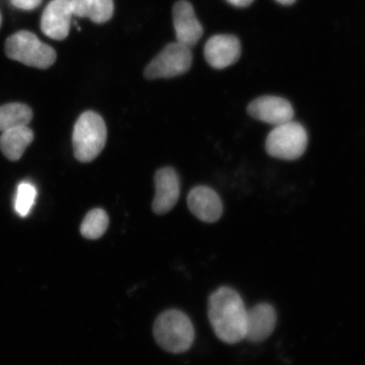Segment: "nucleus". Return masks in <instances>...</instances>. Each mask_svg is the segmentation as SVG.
<instances>
[{
	"instance_id": "3",
	"label": "nucleus",
	"mask_w": 365,
	"mask_h": 365,
	"mask_svg": "<svg viewBox=\"0 0 365 365\" xmlns=\"http://www.w3.org/2000/svg\"><path fill=\"white\" fill-rule=\"evenodd\" d=\"M107 140V127L98 113L88 111L77 120L72 143L75 157L81 163H89L102 153Z\"/></svg>"
},
{
	"instance_id": "11",
	"label": "nucleus",
	"mask_w": 365,
	"mask_h": 365,
	"mask_svg": "<svg viewBox=\"0 0 365 365\" xmlns=\"http://www.w3.org/2000/svg\"><path fill=\"white\" fill-rule=\"evenodd\" d=\"M177 42L191 48L203 34L202 26L195 15L192 6L185 0L175 4L173 11Z\"/></svg>"
},
{
	"instance_id": "2",
	"label": "nucleus",
	"mask_w": 365,
	"mask_h": 365,
	"mask_svg": "<svg viewBox=\"0 0 365 365\" xmlns=\"http://www.w3.org/2000/svg\"><path fill=\"white\" fill-rule=\"evenodd\" d=\"M155 340L164 350L182 354L190 349L195 340V329L190 319L177 309L167 310L155 322Z\"/></svg>"
},
{
	"instance_id": "20",
	"label": "nucleus",
	"mask_w": 365,
	"mask_h": 365,
	"mask_svg": "<svg viewBox=\"0 0 365 365\" xmlns=\"http://www.w3.org/2000/svg\"><path fill=\"white\" fill-rule=\"evenodd\" d=\"M228 3L235 7H247L250 4H252L254 0H227Z\"/></svg>"
},
{
	"instance_id": "16",
	"label": "nucleus",
	"mask_w": 365,
	"mask_h": 365,
	"mask_svg": "<svg viewBox=\"0 0 365 365\" xmlns=\"http://www.w3.org/2000/svg\"><path fill=\"white\" fill-rule=\"evenodd\" d=\"M34 113L26 104L9 103L0 107V131L13 128L27 126L33 120Z\"/></svg>"
},
{
	"instance_id": "7",
	"label": "nucleus",
	"mask_w": 365,
	"mask_h": 365,
	"mask_svg": "<svg viewBox=\"0 0 365 365\" xmlns=\"http://www.w3.org/2000/svg\"><path fill=\"white\" fill-rule=\"evenodd\" d=\"M248 113L255 120L275 126L291 121L294 114L287 100L274 96L255 99L248 106Z\"/></svg>"
},
{
	"instance_id": "19",
	"label": "nucleus",
	"mask_w": 365,
	"mask_h": 365,
	"mask_svg": "<svg viewBox=\"0 0 365 365\" xmlns=\"http://www.w3.org/2000/svg\"><path fill=\"white\" fill-rule=\"evenodd\" d=\"M14 6L24 11H33L38 8L43 0H11Z\"/></svg>"
},
{
	"instance_id": "8",
	"label": "nucleus",
	"mask_w": 365,
	"mask_h": 365,
	"mask_svg": "<svg viewBox=\"0 0 365 365\" xmlns=\"http://www.w3.org/2000/svg\"><path fill=\"white\" fill-rule=\"evenodd\" d=\"M156 195L153 202V212L163 215L175 207L180 195V180L173 168H163L155 175Z\"/></svg>"
},
{
	"instance_id": "17",
	"label": "nucleus",
	"mask_w": 365,
	"mask_h": 365,
	"mask_svg": "<svg viewBox=\"0 0 365 365\" xmlns=\"http://www.w3.org/2000/svg\"><path fill=\"white\" fill-rule=\"evenodd\" d=\"M108 216L103 209L96 208L86 214L81 226V234L86 239L98 240L108 227Z\"/></svg>"
},
{
	"instance_id": "22",
	"label": "nucleus",
	"mask_w": 365,
	"mask_h": 365,
	"mask_svg": "<svg viewBox=\"0 0 365 365\" xmlns=\"http://www.w3.org/2000/svg\"><path fill=\"white\" fill-rule=\"evenodd\" d=\"M1 23H2V17H1V14H0V26H1Z\"/></svg>"
},
{
	"instance_id": "21",
	"label": "nucleus",
	"mask_w": 365,
	"mask_h": 365,
	"mask_svg": "<svg viewBox=\"0 0 365 365\" xmlns=\"http://www.w3.org/2000/svg\"><path fill=\"white\" fill-rule=\"evenodd\" d=\"M278 3L284 4V6H289V4H294L296 0H277Z\"/></svg>"
},
{
	"instance_id": "1",
	"label": "nucleus",
	"mask_w": 365,
	"mask_h": 365,
	"mask_svg": "<svg viewBox=\"0 0 365 365\" xmlns=\"http://www.w3.org/2000/svg\"><path fill=\"white\" fill-rule=\"evenodd\" d=\"M208 317L219 339L230 344L245 339L247 309L235 289L222 287L214 292L209 299Z\"/></svg>"
},
{
	"instance_id": "6",
	"label": "nucleus",
	"mask_w": 365,
	"mask_h": 365,
	"mask_svg": "<svg viewBox=\"0 0 365 365\" xmlns=\"http://www.w3.org/2000/svg\"><path fill=\"white\" fill-rule=\"evenodd\" d=\"M191 63L190 48L178 42L170 43L145 68L144 76L148 80L173 78L188 71Z\"/></svg>"
},
{
	"instance_id": "5",
	"label": "nucleus",
	"mask_w": 365,
	"mask_h": 365,
	"mask_svg": "<svg viewBox=\"0 0 365 365\" xmlns=\"http://www.w3.org/2000/svg\"><path fill=\"white\" fill-rule=\"evenodd\" d=\"M307 143V130L299 123L291 120L274 128L267 136L266 149L273 158L295 160L304 153Z\"/></svg>"
},
{
	"instance_id": "18",
	"label": "nucleus",
	"mask_w": 365,
	"mask_h": 365,
	"mask_svg": "<svg viewBox=\"0 0 365 365\" xmlns=\"http://www.w3.org/2000/svg\"><path fill=\"white\" fill-rule=\"evenodd\" d=\"M38 195L36 187L29 182H23L18 186L15 200V210L18 215L24 217L29 215L35 204Z\"/></svg>"
},
{
	"instance_id": "15",
	"label": "nucleus",
	"mask_w": 365,
	"mask_h": 365,
	"mask_svg": "<svg viewBox=\"0 0 365 365\" xmlns=\"http://www.w3.org/2000/svg\"><path fill=\"white\" fill-rule=\"evenodd\" d=\"M73 15L89 18L95 23L106 22L113 14V0H70Z\"/></svg>"
},
{
	"instance_id": "4",
	"label": "nucleus",
	"mask_w": 365,
	"mask_h": 365,
	"mask_svg": "<svg viewBox=\"0 0 365 365\" xmlns=\"http://www.w3.org/2000/svg\"><path fill=\"white\" fill-rule=\"evenodd\" d=\"M6 53L13 61L38 68H49L56 61L54 49L29 31L11 36L6 43Z\"/></svg>"
},
{
	"instance_id": "14",
	"label": "nucleus",
	"mask_w": 365,
	"mask_h": 365,
	"mask_svg": "<svg viewBox=\"0 0 365 365\" xmlns=\"http://www.w3.org/2000/svg\"><path fill=\"white\" fill-rule=\"evenodd\" d=\"M34 134L27 126L13 128L4 131L0 136V149L4 156L11 161H17L25 150L33 143Z\"/></svg>"
},
{
	"instance_id": "10",
	"label": "nucleus",
	"mask_w": 365,
	"mask_h": 365,
	"mask_svg": "<svg viewBox=\"0 0 365 365\" xmlns=\"http://www.w3.org/2000/svg\"><path fill=\"white\" fill-rule=\"evenodd\" d=\"M204 53L209 65L220 70L238 61L241 45L235 36L217 35L205 43Z\"/></svg>"
},
{
	"instance_id": "9",
	"label": "nucleus",
	"mask_w": 365,
	"mask_h": 365,
	"mask_svg": "<svg viewBox=\"0 0 365 365\" xmlns=\"http://www.w3.org/2000/svg\"><path fill=\"white\" fill-rule=\"evenodd\" d=\"M72 16L70 0H52L43 13L41 29L50 38L66 39L70 31Z\"/></svg>"
},
{
	"instance_id": "12",
	"label": "nucleus",
	"mask_w": 365,
	"mask_h": 365,
	"mask_svg": "<svg viewBox=\"0 0 365 365\" xmlns=\"http://www.w3.org/2000/svg\"><path fill=\"white\" fill-rule=\"evenodd\" d=\"M187 202L190 212L205 222H215L222 216V200L209 187H195L190 191Z\"/></svg>"
},
{
	"instance_id": "13",
	"label": "nucleus",
	"mask_w": 365,
	"mask_h": 365,
	"mask_svg": "<svg viewBox=\"0 0 365 365\" xmlns=\"http://www.w3.org/2000/svg\"><path fill=\"white\" fill-rule=\"evenodd\" d=\"M277 314L271 304H259L247 310L245 339L259 342L268 339L275 329Z\"/></svg>"
}]
</instances>
